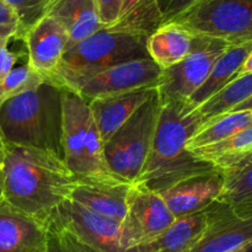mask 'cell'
Returning <instances> with one entry per match:
<instances>
[{"mask_svg": "<svg viewBox=\"0 0 252 252\" xmlns=\"http://www.w3.org/2000/svg\"><path fill=\"white\" fill-rule=\"evenodd\" d=\"M78 180L61 157L34 148L5 145L0 166L1 199L47 224L56 209L70 198Z\"/></svg>", "mask_w": 252, "mask_h": 252, "instance_id": "1", "label": "cell"}, {"mask_svg": "<svg viewBox=\"0 0 252 252\" xmlns=\"http://www.w3.org/2000/svg\"><path fill=\"white\" fill-rule=\"evenodd\" d=\"M201 126L197 107L189 101L161 105L149 155L137 184L161 193L189 177L214 171L211 164L187 149V143Z\"/></svg>", "mask_w": 252, "mask_h": 252, "instance_id": "2", "label": "cell"}, {"mask_svg": "<svg viewBox=\"0 0 252 252\" xmlns=\"http://www.w3.org/2000/svg\"><path fill=\"white\" fill-rule=\"evenodd\" d=\"M61 89L46 80L5 101L0 106L4 145L46 150L63 159Z\"/></svg>", "mask_w": 252, "mask_h": 252, "instance_id": "3", "label": "cell"}, {"mask_svg": "<svg viewBox=\"0 0 252 252\" xmlns=\"http://www.w3.org/2000/svg\"><path fill=\"white\" fill-rule=\"evenodd\" d=\"M147 41V36L105 27L66 48L56 73L47 81L76 91L89 78L105 69L150 58Z\"/></svg>", "mask_w": 252, "mask_h": 252, "instance_id": "4", "label": "cell"}, {"mask_svg": "<svg viewBox=\"0 0 252 252\" xmlns=\"http://www.w3.org/2000/svg\"><path fill=\"white\" fill-rule=\"evenodd\" d=\"M62 150L69 171L83 181L118 180L105 160L102 138L89 102L76 91L62 86Z\"/></svg>", "mask_w": 252, "mask_h": 252, "instance_id": "5", "label": "cell"}, {"mask_svg": "<svg viewBox=\"0 0 252 252\" xmlns=\"http://www.w3.org/2000/svg\"><path fill=\"white\" fill-rule=\"evenodd\" d=\"M161 102L158 90L105 143V160L110 171L122 181L137 184L149 155Z\"/></svg>", "mask_w": 252, "mask_h": 252, "instance_id": "6", "label": "cell"}, {"mask_svg": "<svg viewBox=\"0 0 252 252\" xmlns=\"http://www.w3.org/2000/svg\"><path fill=\"white\" fill-rule=\"evenodd\" d=\"M170 22L230 44L252 42V0H206Z\"/></svg>", "mask_w": 252, "mask_h": 252, "instance_id": "7", "label": "cell"}, {"mask_svg": "<svg viewBox=\"0 0 252 252\" xmlns=\"http://www.w3.org/2000/svg\"><path fill=\"white\" fill-rule=\"evenodd\" d=\"M230 43L206 34H193L189 56L171 68L162 70L157 88L161 105L171 101H189L203 85L219 57Z\"/></svg>", "mask_w": 252, "mask_h": 252, "instance_id": "8", "label": "cell"}, {"mask_svg": "<svg viewBox=\"0 0 252 252\" xmlns=\"http://www.w3.org/2000/svg\"><path fill=\"white\" fill-rule=\"evenodd\" d=\"M175 220L160 193L142 184H133L122 221L121 244L126 251L133 252L159 238Z\"/></svg>", "mask_w": 252, "mask_h": 252, "instance_id": "9", "label": "cell"}, {"mask_svg": "<svg viewBox=\"0 0 252 252\" xmlns=\"http://www.w3.org/2000/svg\"><path fill=\"white\" fill-rule=\"evenodd\" d=\"M49 220L94 252H128L121 244L122 223L90 211L71 199L64 201Z\"/></svg>", "mask_w": 252, "mask_h": 252, "instance_id": "10", "label": "cell"}, {"mask_svg": "<svg viewBox=\"0 0 252 252\" xmlns=\"http://www.w3.org/2000/svg\"><path fill=\"white\" fill-rule=\"evenodd\" d=\"M162 69L152 58L134 59L95 74L76 90L86 101L121 95L140 89H157Z\"/></svg>", "mask_w": 252, "mask_h": 252, "instance_id": "11", "label": "cell"}, {"mask_svg": "<svg viewBox=\"0 0 252 252\" xmlns=\"http://www.w3.org/2000/svg\"><path fill=\"white\" fill-rule=\"evenodd\" d=\"M209 223L191 252H226L252 248V217L239 216L229 207L214 202L208 208Z\"/></svg>", "mask_w": 252, "mask_h": 252, "instance_id": "12", "label": "cell"}, {"mask_svg": "<svg viewBox=\"0 0 252 252\" xmlns=\"http://www.w3.org/2000/svg\"><path fill=\"white\" fill-rule=\"evenodd\" d=\"M24 41L27 47V64L49 80L68 47L69 37L65 30L53 17L46 16L27 31Z\"/></svg>", "mask_w": 252, "mask_h": 252, "instance_id": "13", "label": "cell"}, {"mask_svg": "<svg viewBox=\"0 0 252 252\" xmlns=\"http://www.w3.org/2000/svg\"><path fill=\"white\" fill-rule=\"evenodd\" d=\"M223 175L218 170L180 181L160 193L175 218L201 213L218 201L223 189Z\"/></svg>", "mask_w": 252, "mask_h": 252, "instance_id": "14", "label": "cell"}, {"mask_svg": "<svg viewBox=\"0 0 252 252\" xmlns=\"http://www.w3.org/2000/svg\"><path fill=\"white\" fill-rule=\"evenodd\" d=\"M48 225L0 201V252H41Z\"/></svg>", "mask_w": 252, "mask_h": 252, "instance_id": "15", "label": "cell"}, {"mask_svg": "<svg viewBox=\"0 0 252 252\" xmlns=\"http://www.w3.org/2000/svg\"><path fill=\"white\" fill-rule=\"evenodd\" d=\"M132 185L118 180L78 182L69 199L122 223L127 213L128 194Z\"/></svg>", "mask_w": 252, "mask_h": 252, "instance_id": "16", "label": "cell"}, {"mask_svg": "<svg viewBox=\"0 0 252 252\" xmlns=\"http://www.w3.org/2000/svg\"><path fill=\"white\" fill-rule=\"evenodd\" d=\"M155 90L157 89H140L89 101L103 144L149 100Z\"/></svg>", "mask_w": 252, "mask_h": 252, "instance_id": "17", "label": "cell"}, {"mask_svg": "<svg viewBox=\"0 0 252 252\" xmlns=\"http://www.w3.org/2000/svg\"><path fill=\"white\" fill-rule=\"evenodd\" d=\"M48 16L53 17L68 33L66 48L105 29L94 0H59Z\"/></svg>", "mask_w": 252, "mask_h": 252, "instance_id": "18", "label": "cell"}, {"mask_svg": "<svg viewBox=\"0 0 252 252\" xmlns=\"http://www.w3.org/2000/svg\"><path fill=\"white\" fill-rule=\"evenodd\" d=\"M208 223V209L177 218L159 238L134 250L135 252H191L206 231Z\"/></svg>", "mask_w": 252, "mask_h": 252, "instance_id": "19", "label": "cell"}, {"mask_svg": "<svg viewBox=\"0 0 252 252\" xmlns=\"http://www.w3.org/2000/svg\"><path fill=\"white\" fill-rule=\"evenodd\" d=\"M192 41L193 33L189 30L176 22H167L148 37V54L164 70L189 56Z\"/></svg>", "mask_w": 252, "mask_h": 252, "instance_id": "20", "label": "cell"}, {"mask_svg": "<svg viewBox=\"0 0 252 252\" xmlns=\"http://www.w3.org/2000/svg\"><path fill=\"white\" fill-rule=\"evenodd\" d=\"M252 52V42H245L240 44H230L229 48L219 57L214 64L211 74L208 75L203 85L189 97V102L194 107L216 95L217 93L225 88L231 80L238 76L244 62Z\"/></svg>", "mask_w": 252, "mask_h": 252, "instance_id": "21", "label": "cell"}, {"mask_svg": "<svg viewBox=\"0 0 252 252\" xmlns=\"http://www.w3.org/2000/svg\"><path fill=\"white\" fill-rule=\"evenodd\" d=\"M189 152L220 172L233 169L252 155V125L221 142Z\"/></svg>", "mask_w": 252, "mask_h": 252, "instance_id": "22", "label": "cell"}, {"mask_svg": "<svg viewBox=\"0 0 252 252\" xmlns=\"http://www.w3.org/2000/svg\"><path fill=\"white\" fill-rule=\"evenodd\" d=\"M221 175L223 189L217 202L239 216L252 217V155Z\"/></svg>", "mask_w": 252, "mask_h": 252, "instance_id": "23", "label": "cell"}, {"mask_svg": "<svg viewBox=\"0 0 252 252\" xmlns=\"http://www.w3.org/2000/svg\"><path fill=\"white\" fill-rule=\"evenodd\" d=\"M161 24L159 0H123L120 17L110 29L149 37Z\"/></svg>", "mask_w": 252, "mask_h": 252, "instance_id": "24", "label": "cell"}, {"mask_svg": "<svg viewBox=\"0 0 252 252\" xmlns=\"http://www.w3.org/2000/svg\"><path fill=\"white\" fill-rule=\"evenodd\" d=\"M252 96V73L236 76L225 88L197 107L202 125L231 112Z\"/></svg>", "mask_w": 252, "mask_h": 252, "instance_id": "25", "label": "cell"}, {"mask_svg": "<svg viewBox=\"0 0 252 252\" xmlns=\"http://www.w3.org/2000/svg\"><path fill=\"white\" fill-rule=\"evenodd\" d=\"M252 125V111H235L213 118L201 126L187 143V149L193 150L221 142Z\"/></svg>", "mask_w": 252, "mask_h": 252, "instance_id": "26", "label": "cell"}, {"mask_svg": "<svg viewBox=\"0 0 252 252\" xmlns=\"http://www.w3.org/2000/svg\"><path fill=\"white\" fill-rule=\"evenodd\" d=\"M46 81L43 76L33 70L29 64L14 68L2 80H0V106L9 98L29 89L36 88Z\"/></svg>", "mask_w": 252, "mask_h": 252, "instance_id": "27", "label": "cell"}, {"mask_svg": "<svg viewBox=\"0 0 252 252\" xmlns=\"http://www.w3.org/2000/svg\"><path fill=\"white\" fill-rule=\"evenodd\" d=\"M14 9L21 25V34H25L38 21L51 14L59 0H2Z\"/></svg>", "mask_w": 252, "mask_h": 252, "instance_id": "28", "label": "cell"}, {"mask_svg": "<svg viewBox=\"0 0 252 252\" xmlns=\"http://www.w3.org/2000/svg\"><path fill=\"white\" fill-rule=\"evenodd\" d=\"M48 225V241L41 252H84V248L73 236L52 220Z\"/></svg>", "mask_w": 252, "mask_h": 252, "instance_id": "29", "label": "cell"}, {"mask_svg": "<svg viewBox=\"0 0 252 252\" xmlns=\"http://www.w3.org/2000/svg\"><path fill=\"white\" fill-rule=\"evenodd\" d=\"M21 25L19 16L10 5L0 0V39H21Z\"/></svg>", "mask_w": 252, "mask_h": 252, "instance_id": "30", "label": "cell"}, {"mask_svg": "<svg viewBox=\"0 0 252 252\" xmlns=\"http://www.w3.org/2000/svg\"><path fill=\"white\" fill-rule=\"evenodd\" d=\"M97 7L98 17L105 27H112L120 17L123 0H94Z\"/></svg>", "mask_w": 252, "mask_h": 252, "instance_id": "31", "label": "cell"}, {"mask_svg": "<svg viewBox=\"0 0 252 252\" xmlns=\"http://www.w3.org/2000/svg\"><path fill=\"white\" fill-rule=\"evenodd\" d=\"M206 1V0H169L166 6L162 10V24H167V22L172 21L175 17L179 15L184 14L187 10L192 9L196 5L201 4V2Z\"/></svg>", "mask_w": 252, "mask_h": 252, "instance_id": "32", "label": "cell"}, {"mask_svg": "<svg viewBox=\"0 0 252 252\" xmlns=\"http://www.w3.org/2000/svg\"><path fill=\"white\" fill-rule=\"evenodd\" d=\"M9 42L0 39V80H2L15 68V64L19 59V54L11 52L7 47Z\"/></svg>", "mask_w": 252, "mask_h": 252, "instance_id": "33", "label": "cell"}, {"mask_svg": "<svg viewBox=\"0 0 252 252\" xmlns=\"http://www.w3.org/2000/svg\"><path fill=\"white\" fill-rule=\"evenodd\" d=\"M252 73V52L249 54V57L246 58V61L244 62L243 66H241L240 71H239L238 76L245 75V74H251Z\"/></svg>", "mask_w": 252, "mask_h": 252, "instance_id": "34", "label": "cell"}, {"mask_svg": "<svg viewBox=\"0 0 252 252\" xmlns=\"http://www.w3.org/2000/svg\"><path fill=\"white\" fill-rule=\"evenodd\" d=\"M235 111H252V96L250 98H248L245 102L239 105L238 107H236L234 111H231V112H235Z\"/></svg>", "mask_w": 252, "mask_h": 252, "instance_id": "35", "label": "cell"}, {"mask_svg": "<svg viewBox=\"0 0 252 252\" xmlns=\"http://www.w3.org/2000/svg\"><path fill=\"white\" fill-rule=\"evenodd\" d=\"M250 250H252L251 246H243V248H238V249H234V250L230 251H226V252H249Z\"/></svg>", "mask_w": 252, "mask_h": 252, "instance_id": "36", "label": "cell"}, {"mask_svg": "<svg viewBox=\"0 0 252 252\" xmlns=\"http://www.w3.org/2000/svg\"><path fill=\"white\" fill-rule=\"evenodd\" d=\"M4 152H5V145L4 143H2L1 138H0V166H1L2 158H4Z\"/></svg>", "mask_w": 252, "mask_h": 252, "instance_id": "37", "label": "cell"}, {"mask_svg": "<svg viewBox=\"0 0 252 252\" xmlns=\"http://www.w3.org/2000/svg\"><path fill=\"white\" fill-rule=\"evenodd\" d=\"M167 2H169V0H159V5H160V10H161V12L162 10H164V7L166 6Z\"/></svg>", "mask_w": 252, "mask_h": 252, "instance_id": "38", "label": "cell"}, {"mask_svg": "<svg viewBox=\"0 0 252 252\" xmlns=\"http://www.w3.org/2000/svg\"><path fill=\"white\" fill-rule=\"evenodd\" d=\"M79 244H80V243H79ZM83 248H84V252H94L93 250H90V249L85 248V246H83Z\"/></svg>", "mask_w": 252, "mask_h": 252, "instance_id": "39", "label": "cell"}, {"mask_svg": "<svg viewBox=\"0 0 252 252\" xmlns=\"http://www.w3.org/2000/svg\"><path fill=\"white\" fill-rule=\"evenodd\" d=\"M0 201H1V186H0Z\"/></svg>", "mask_w": 252, "mask_h": 252, "instance_id": "40", "label": "cell"}]
</instances>
